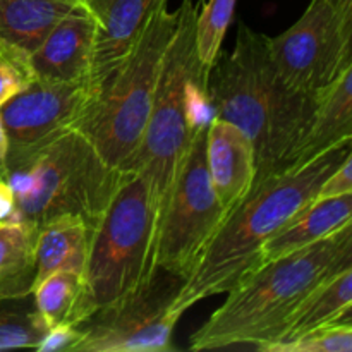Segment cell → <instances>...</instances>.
Returning <instances> with one entry per match:
<instances>
[{
  "label": "cell",
  "mask_w": 352,
  "mask_h": 352,
  "mask_svg": "<svg viewBox=\"0 0 352 352\" xmlns=\"http://www.w3.org/2000/svg\"><path fill=\"white\" fill-rule=\"evenodd\" d=\"M217 117L239 127L254 150L253 186L291 168L320 96L291 88L272 60L268 36L241 23L234 50L208 76Z\"/></svg>",
  "instance_id": "obj_1"
},
{
  "label": "cell",
  "mask_w": 352,
  "mask_h": 352,
  "mask_svg": "<svg viewBox=\"0 0 352 352\" xmlns=\"http://www.w3.org/2000/svg\"><path fill=\"white\" fill-rule=\"evenodd\" d=\"M351 153L347 141L253 186L210 241L196 270L182 285L174 311L182 316L201 299L230 291L260 267L263 244L315 201L323 181Z\"/></svg>",
  "instance_id": "obj_2"
},
{
  "label": "cell",
  "mask_w": 352,
  "mask_h": 352,
  "mask_svg": "<svg viewBox=\"0 0 352 352\" xmlns=\"http://www.w3.org/2000/svg\"><path fill=\"white\" fill-rule=\"evenodd\" d=\"M352 268V223L244 275L191 336L192 351L254 347L277 339L282 323L315 287Z\"/></svg>",
  "instance_id": "obj_3"
},
{
  "label": "cell",
  "mask_w": 352,
  "mask_h": 352,
  "mask_svg": "<svg viewBox=\"0 0 352 352\" xmlns=\"http://www.w3.org/2000/svg\"><path fill=\"white\" fill-rule=\"evenodd\" d=\"M122 174L103 162L85 134L71 129L6 158L0 177L10 186L16 201L7 220L38 229L57 217L76 215L93 230Z\"/></svg>",
  "instance_id": "obj_4"
},
{
  "label": "cell",
  "mask_w": 352,
  "mask_h": 352,
  "mask_svg": "<svg viewBox=\"0 0 352 352\" xmlns=\"http://www.w3.org/2000/svg\"><path fill=\"white\" fill-rule=\"evenodd\" d=\"M155 232L157 217L146 179L124 172L89 234L81 292L67 323L79 327L143 287L155 270Z\"/></svg>",
  "instance_id": "obj_5"
},
{
  "label": "cell",
  "mask_w": 352,
  "mask_h": 352,
  "mask_svg": "<svg viewBox=\"0 0 352 352\" xmlns=\"http://www.w3.org/2000/svg\"><path fill=\"white\" fill-rule=\"evenodd\" d=\"M162 2L129 54L91 89L74 129L85 134L109 167L126 172L150 117L162 58L177 24V10Z\"/></svg>",
  "instance_id": "obj_6"
},
{
  "label": "cell",
  "mask_w": 352,
  "mask_h": 352,
  "mask_svg": "<svg viewBox=\"0 0 352 352\" xmlns=\"http://www.w3.org/2000/svg\"><path fill=\"white\" fill-rule=\"evenodd\" d=\"M199 2L182 0L177 9V24L162 58L146 129L136 155L126 168V172H136L146 179L157 227L192 136L188 126L186 96L189 79L201 71L195 45Z\"/></svg>",
  "instance_id": "obj_7"
},
{
  "label": "cell",
  "mask_w": 352,
  "mask_h": 352,
  "mask_svg": "<svg viewBox=\"0 0 352 352\" xmlns=\"http://www.w3.org/2000/svg\"><path fill=\"white\" fill-rule=\"evenodd\" d=\"M206 165V127L192 133L155 234V267L188 280L226 217Z\"/></svg>",
  "instance_id": "obj_8"
},
{
  "label": "cell",
  "mask_w": 352,
  "mask_h": 352,
  "mask_svg": "<svg viewBox=\"0 0 352 352\" xmlns=\"http://www.w3.org/2000/svg\"><path fill=\"white\" fill-rule=\"evenodd\" d=\"M186 278L155 267L143 287L120 305L95 313L79 325L71 352H170L181 315L174 311Z\"/></svg>",
  "instance_id": "obj_9"
},
{
  "label": "cell",
  "mask_w": 352,
  "mask_h": 352,
  "mask_svg": "<svg viewBox=\"0 0 352 352\" xmlns=\"http://www.w3.org/2000/svg\"><path fill=\"white\" fill-rule=\"evenodd\" d=\"M268 50L291 88L320 96L352 67V14L329 0H311L289 30L268 36Z\"/></svg>",
  "instance_id": "obj_10"
},
{
  "label": "cell",
  "mask_w": 352,
  "mask_h": 352,
  "mask_svg": "<svg viewBox=\"0 0 352 352\" xmlns=\"http://www.w3.org/2000/svg\"><path fill=\"white\" fill-rule=\"evenodd\" d=\"M89 95L91 88L86 81L33 79L23 91L0 107V117L9 138L7 157L33 150L74 129Z\"/></svg>",
  "instance_id": "obj_11"
},
{
  "label": "cell",
  "mask_w": 352,
  "mask_h": 352,
  "mask_svg": "<svg viewBox=\"0 0 352 352\" xmlns=\"http://www.w3.org/2000/svg\"><path fill=\"white\" fill-rule=\"evenodd\" d=\"M95 34V16L85 6L71 10L30 54L33 79L88 82Z\"/></svg>",
  "instance_id": "obj_12"
},
{
  "label": "cell",
  "mask_w": 352,
  "mask_h": 352,
  "mask_svg": "<svg viewBox=\"0 0 352 352\" xmlns=\"http://www.w3.org/2000/svg\"><path fill=\"white\" fill-rule=\"evenodd\" d=\"M162 2L165 0H86L85 7L96 19L89 88H95L129 54Z\"/></svg>",
  "instance_id": "obj_13"
},
{
  "label": "cell",
  "mask_w": 352,
  "mask_h": 352,
  "mask_svg": "<svg viewBox=\"0 0 352 352\" xmlns=\"http://www.w3.org/2000/svg\"><path fill=\"white\" fill-rule=\"evenodd\" d=\"M206 165L217 198L230 212L253 188L256 174L253 144L239 127L215 117L206 127Z\"/></svg>",
  "instance_id": "obj_14"
},
{
  "label": "cell",
  "mask_w": 352,
  "mask_h": 352,
  "mask_svg": "<svg viewBox=\"0 0 352 352\" xmlns=\"http://www.w3.org/2000/svg\"><path fill=\"white\" fill-rule=\"evenodd\" d=\"M351 311L352 268H346L313 289L282 323L275 342L263 347L261 352H272L282 344L292 342L325 327L352 325Z\"/></svg>",
  "instance_id": "obj_15"
},
{
  "label": "cell",
  "mask_w": 352,
  "mask_h": 352,
  "mask_svg": "<svg viewBox=\"0 0 352 352\" xmlns=\"http://www.w3.org/2000/svg\"><path fill=\"white\" fill-rule=\"evenodd\" d=\"M352 223V192L315 199L261 248V263L315 244Z\"/></svg>",
  "instance_id": "obj_16"
},
{
  "label": "cell",
  "mask_w": 352,
  "mask_h": 352,
  "mask_svg": "<svg viewBox=\"0 0 352 352\" xmlns=\"http://www.w3.org/2000/svg\"><path fill=\"white\" fill-rule=\"evenodd\" d=\"M352 138V67L346 69L320 95L315 116L305 140L296 151L292 167L306 164L323 151Z\"/></svg>",
  "instance_id": "obj_17"
},
{
  "label": "cell",
  "mask_w": 352,
  "mask_h": 352,
  "mask_svg": "<svg viewBox=\"0 0 352 352\" xmlns=\"http://www.w3.org/2000/svg\"><path fill=\"white\" fill-rule=\"evenodd\" d=\"M79 0H0V45L30 55Z\"/></svg>",
  "instance_id": "obj_18"
},
{
  "label": "cell",
  "mask_w": 352,
  "mask_h": 352,
  "mask_svg": "<svg viewBox=\"0 0 352 352\" xmlns=\"http://www.w3.org/2000/svg\"><path fill=\"white\" fill-rule=\"evenodd\" d=\"M89 227L81 217L62 215L38 227L34 244L36 275L34 287L48 275L60 270L82 274L89 244Z\"/></svg>",
  "instance_id": "obj_19"
},
{
  "label": "cell",
  "mask_w": 352,
  "mask_h": 352,
  "mask_svg": "<svg viewBox=\"0 0 352 352\" xmlns=\"http://www.w3.org/2000/svg\"><path fill=\"white\" fill-rule=\"evenodd\" d=\"M36 230L17 220L0 222V299L33 294Z\"/></svg>",
  "instance_id": "obj_20"
},
{
  "label": "cell",
  "mask_w": 352,
  "mask_h": 352,
  "mask_svg": "<svg viewBox=\"0 0 352 352\" xmlns=\"http://www.w3.org/2000/svg\"><path fill=\"white\" fill-rule=\"evenodd\" d=\"M47 329L33 294L0 299V351L34 349Z\"/></svg>",
  "instance_id": "obj_21"
},
{
  "label": "cell",
  "mask_w": 352,
  "mask_h": 352,
  "mask_svg": "<svg viewBox=\"0 0 352 352\" xmlns=\"http://www.w3.org/2000/svg\"><path fill=\"white\" fill-rule=\"evenodd\" d=\"M237 0H206L199 2L196 14L195 45L203 74L208 78L222 50L227 28L230 26Z\"/></svg>",
  "instance_id": "obj_22"
},
{
  "label": "cell",
  "mask_w": 352,
  "mask_h": 352,
  "mask_svg": "<svg viewBox=\"0 0 352 352\" xmlns=\"http://www.w3.org/2000/svg\"><path fill=\"white\" fill-rule=\"evenodd\" d=\"M81 292V274L60 270L48 275L33 289V299L40 318L47 327L69 322Z\"/></svg>",
  "instance_id": "obj_23"
},
{
  "label": "cell",
  "mask_w": 352,
  "mask_h": 352,
  "mask_svg": "<svg viewBox=\"0 0 352 352\" xmlns=\"http://www.w3.org/2000/svg\"><path fill=\"white\" fill-rule=\"evenodd\" d=\"M352 325H332L315 330L272 352H351Z\"/></svg>",
  "instance_id": "obj_24"
},
{
  "label": "cell",
  "mask_w": 352,
  "mask_h": 352,
  "mask_svg": "<svg viewBox=\"0 0 352 352\" xmlns=\"http://www.w3.org/2000/svg\"><path fill=\"white\" fill-rule=\"evenodd\" d=\"M33 81L30 55L0 45V107Z\"/></svg>",
  "instance_id": "obj_25"
},
{
  "label": "cell",
  "mask_w": 352,
  "mask_h": 352,
  "mask_svg": "<svg viewBox=\"0 0 352 352\" xmlns=\"http://www.w3.org/2000/svg\"><path fill=\"white\" fill-rule=\"evenodd\" d=\"M81 339V329L72 323L60 322L48 327L43 333L38 346L34 347L38 352H57V351H72V347Z\"/></svg>",
  "instance_id": "obj_26"
},
{
  "label": "cell",
  "mask_w": 352,
  "mask_h": 352,
  "mask_svg": "<svg viewBox=\"0 0 352 352\" xmlns=\"http://www.w3.org/2000/svg\"><path fill=\"white\" fill-rule=\"evenodd\" d=\"M349 192H352V153L347 155L342 164L323 181L315 199L333 198V196L349 195Z\"/></svg>",
  "instance_id": "obj_27"
},
{
  "label": "cell",
  "mask_w": 352,
  "mask_h": 352,
  "mask_svg": "<svg viewBox=\"0 0 352 352\" xmlns=\"http://www.w3.org/2000/svg\"><path fill=\"white\" fill-rule=\"evenodd\" d=\"M14 206H16V201H14L12 189L7 184L6 179L0 177V222L12 215Z\"/></svg>",
  "instance_id": "obj_28"
},
{
  "label": "cell",
  "mask_w": 352,
  "mask_h": 352,
  "mask_svg": "<svg viewBox=\"0 0 352 352\" xmlns=\"http://www.w3.org/2000/svg\"><path fill=\"white\" fill-rule=\"evenodd\" d=\"M7 153H9V138H7L6 127H3L2 117H0V167L6 162Z\"/></svg>",
  "instance_id": "obj_29"
},
{
  "label": "cell",
  "mask_w": 352,
  "mask_h": 352,
  "mask_svg": "<svg viewBox=\"0 0 352 352\" xmlns=\"http://www.w3.org/2000/svg\"><path fill=\"white\" fill-rule=\"evenodd\" d=\"M79 2H81V3H82V6H85V2H86V0H79Z\"/></svg>",
  "instance_id": "obj_30"
}]
</instances>
